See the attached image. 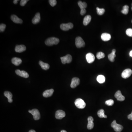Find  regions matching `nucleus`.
<instances>
[{
	"mask_svg": "<svg viewBox=\"0 0 132 132\" xmlns=\"http://www.w3.org/2000/svg\"><path fill=\"white\" fill-rule=\"evenodd\" d=\"M59 42V39L55 37H51L46 39L45 42V43L46 45L48 46H52L53 45L58 44Z\"/></svg>",
	"mask_w": 132,
	"mask_h": 132,
	"instance_id": "f257e3e1",
	"label": "nucleus"
},
{
	"mask_svg": "<svg viewBox=\"0 0 132 132\" xmlns=\"http://www.w3.org/2000/svg\"><path fill=\"white\" fill-rule=\"evenodd\" d=\"M76 106L79 109H84L86 106L85 101L81 98L77 99L74 102Z\"/></svg>",
	"mask_w": 132,
	"mask_h": 132,
	"instance_id": "f03ea898",
	"label": "nucleus"
},
{
	"mask_svg": "<svg viewBox=\"0 0 132 132\" xmlns=\"http://www.w3.org/2000/svg\"><path fill=\"white\" fill-rule=\"evenodd\" d=\"M111 126L112 128H113L114 130L116 132H121L123 129V126L117 124L115 120L112 122Z\"/></svg>",
	"mask_w": 132,
	"mask_h": 132,
	"instance_id": "7ed1b4c3",
	"label": "nucleus"
},
{
	"mask_svg": "<svg viewBox=\"0 0 132 132\" xmlns=\"http://www.w3.org/2000/svg\"><path fill=\"white\" fill-rule=\"evenodd\" d=\"M28 112L32 115L34 119L36 120H38L40 119V113L37 109H34L32 110H29Z\"/></svg>",
	"mask_w": 132,
	"mask_h": 132,
	"instance_id": "20e7f679",
	"label": "nucleus"
},
{
	"mask_svg": "<svg viewBox=\"0 0 132 132\" xmlns=\"http://www.w3.org/2000/svg\"><path fill=\"white\" fill-rule=\"evenodd\" d=\"M76 46L78 48L84 47L85 45V43L81 37H77L76 39Z\"/></svg>",
	"mask_w": 132,
	"mask_h": 132,
	"instance_id": "39448f33",
	"label": "nucleus"
},
{
	"mask_svg": "<svg viewBox=\"0 0 132 132\" xmlns=\"http://www.w3.org/2000/svg\"><path fill=\"white\" fill-rule=\"evenodd\" d=\"M74 27V25L72 23H62L60 25V28L62 30L67 31L72 29Z\"/></svg>",
	"mask_w": 132,
	"mask_h": 132,
	"instance_id": "423d86ee",
	"label": "nucleus"
},
{
	"mask_svg": "<svg viewBox=\"0 0 132 132\" xmlns=\"http://www.w3.org/2000/svg\"><path fill=\"white\" fill-rule=\"evenodd\" d=\"M61 59L62 63L65 64L66 63L69 64L71 62L72 60V58L70 55L67 54L64 57H61Z\"/></svg>",
	"mask_w": 132,
	"mask_h": 132,
	"instance_id": "0eeeda50",
	"label": "nucleus"
},
{
	"mask_svg": "<svg viewBox=\"0 0 132 132\" xmlns=\"http://www.w3.org/2000/svg\"><path fill=\"white\" fill-rule=\"evenodd\" d=\"M132 74V70L130 69H127L123 71L121 76L124 79H127L130 77Z\"/></svg>",
	"mask_w": 132,
	"mask_h": 132,
	"instance_id": "6e6552de",
	"label": "nucleus"
},
{
	"mask_svg": "<svg viewBox=\"0 0 132 132\" xmlns=\"http://www.w3.org/2000/svg\"><path fill=\"white\" fill-rule=\"evenodd\" d=\"M65 113L63 110H59L55 113V118L57 119H62L65 116Z\"/></svg>",
	"mask_w": 132,
	"mask_h": 132,
	"instance_id": "1a4fd4ad",
	"label": "nucleus"
},
{
	"mask_svg": "<svg viewBox=\"0 0 132 132\" xmlns=\"http://www.w3.org/2000/svg\"><path fill=\"white\" fill-rule=\"evenodd\" d=\"M80 82V80L79 78H74L72 79L70 87L71 88L73 89L76 88L78 85H79Z\"/></svg>",
	"mask_w": 132,
	"mask_h": 132,
	"instance_id": "9d476101",
	"label": "nucleus"
},
{
	"mask_svg": "<svg viewBox=\"0 0 132 132\" xmlns=\"http://www.w3.org/2000/svg\"><path fill=\"white\" fill-rule=\"evenodd\" d=\"M16 73L18 75L23 77V78H28L29 75L28 74L26 71L24 70L21 71L19 70H16Z\"/></svg>",
	"mask_w": 132,
	"mask_h": 132,
	"instance_id": "9b49d317",
	"label": "nucleus"
},
{
	"mask_svg": "<svg viewBox=\"0 0 132 132\" xmlns=\"http://www.w3.org/2000/svg\"><path fill=\"white\" fill-rule=\"evenodd\" d=\"M86 58L87 62L89 64H91L94 61L95 57L93 54L91 53H89L86 54Z\"/></svg>",
	"mask_w": 132,
	"mask_h": 132,
	"instance_id": "f8f14e48",
	"label": "nucleus"
},
{
	"mask_svg": "<svg viewBox=\"0 0 132 132\" xmlns=\"http://www.w3.org/2000/svg\"><path fill=\"white\" fill-rule=\"evenodd\" d=\"M115 97L117 99V100L119 101H124L125 99V98L121 94L120 91L118 90L116 93L115 95Z\"/></svg>",
	"mask_w": 132,
	"mask_h": 132,
	"instance_id": "ddd939ff",
	"label": "nucleus"
},
{
	"mask_svg": "<svg viewBox=\"0 0 132 132\" xmlns=\"http://www.w3.org/2000/svg\"><path fill=\"white\" fill-rule=\"evenodd\" d=\"M88 124L87 125V128L89 130H91L94 127V123H93L94 119L91 116H89L88 118Z\"/></svg>",
	"mask_w": 132,
	"mask_h": 132,
	"instance_id": "4468645a",
	"label": "nucleus"
},
{
	"mask_svg": "<svg viewBox=\"0 0 132 132\" xmlns=\"http://www.w3.org/2000/svg\"><path fill=\"white\" fill-rule=\"evenodd\" d=\"M26 47L24 45H17L15 47V50L17 53H22L26 50Z\"/></svg>",
	"mask_w": 132,
	"mask_h": 132,
	"instance_id": "2eb2a0df",
	"label": "nucleus"
},
{
	"mask_svg": "<svg viewBox=\"0 0 132 132\" xmlns=\"http://www.w3.org/2000/svg\"><path fill=\"white\" fill-rule=\"evenodd\" d=\"M11 19L14 23H23V21L15 15H12L11 17Z\"/></svg>",
	"mask_w": 132,
	"mask_h": 132,
	"instance_id": "dca6fc26",
	"label": "nucleus"
},
{
	"mask_svg": "<svg viewBox=\"0 0 132 132\" xmlns=\"http://www.w3.org/2000/svg\"><path fill=\"white\" fill-rule=\"evenodd\" d=\"M40 20V14L39 13H37L35 14V16L32 19V23L34 24H36L38 23Z\"/></svg>",
	"mask_w": 132,
	"mask_h": 132,
	"instance_id": "f3484780",
	"label": "nucleus"
},
{
	"mask_svg": "<svg viewBox=\"0 0 132 132\" xmlns=\"http://www.w3.org/2000/svg\"><path fill=\"white\" fill-rule=\"evenodd\" d=\"M54 92V90L53 89L46 90L43 93V96L46 98L50 97L51 96H52Z\"/></svg>",
	"mask_w": 132,
	"mask_h": 132,
	"instance_id": "a211bd4d",
	"label": "nucleus"
},
{
	"mask_svg": "<svg viewBox=\"0 0 132 132\" xmlns=\"http://www.w3.org/2000/svg\"><path fill=\"white\" fill-rule=\"evenodd\" d=\"M101 39L102 40L105 42L109 41L111 38V36L110 34L105 33L102 34L101 36Z\"/></svg>",
	"mask_w": 132,
	"mask_h": 132,
	"instance_id": "6ab92c4d",
	"label": "nucleus"
},
{
	"mask_svg": "<svg viewBox=\"0 0 132 132\" xmlns=\"http://www.w3.org/2000/svg\"><path fill=\"white\" fill-rule=\"evenodd\" d=\"M22 60L20 58L14 57L12 59V64L16 66H19L22 63Z\"/></svg>",
	"mask_w": 132,
	"mask_h": 132,
	"instance_id": "aec40b11",
	"label": "nucleus"
},
{
	"mask_svg": "<svg viewBox=\"0 0 132 132\" xmlns=\"http://www.w3.org/2000/svg\"><path fill=\"white\" fill-rule=\"evenodd\" d=\"M116 51V50L114 49L112 50L111 53L109 54L108 56V59L111 62H113L115 61V58L116 56L115 54Z\"/></svg>",
	"mask_w": 132,
	"mask_h": 132,
	"instance_id": "412c9836",
	"label": "nucleus"
},
{
	"mask_svg": "<svg viewBox=\"0 0 132 132\" xmlns=\"http://www.w3.org/2000/svg\"><path fill=\"white\" fill-rule=\"evenodd\" d=\"M4 94L6 97H7L8 99V102L10 103H12L13 102V100H12V97H13V95L9 91H6L4 93Z\"/></svg>",
	"mask_w": 132,
	"mask_h": 132,
	"instance_id": "4be33fe9",
	"label": "nucleus"
},
{
	"mask_svg": "<svg viewBox=\"0 0 132 132\" xmlns=\"http://www.w3.org/2000/svg\"><path fill=\"white\" fill-rule=\"evenodd\" d=\"M91 16L87 15L84 18L83 21V23L84 25H88L89 23H90L91 21Z\"/></svg>",
	"mask_w": 132,
	"mask_h": 132,
	"instance_id": "5701e85b",
	"label": "nucleus"
},
{
	"mask_svg": "<svg viewBox=\"0 0 132 132\" xmlns=\"http://www.w3.org/2000/svg\"><path fill=\"white\" fill-rule=\"evenodd\" d=\"M39 64L41 66V68L43 70H49L50 68V65L49 64H47L46 63H44L43 61H40L39 62Z\"/></svg>",
	"mask_w": 132,
	"mask_h": 132,
	"instance_id": "b1692460",
	"label": "nucleus"
},
{
	"mask_svg": "<svg viewBox=\"0 0 132 132\" xmlns=\"http://www.w3.org/2000/svg\"><path fill=\"white\" fill-rule=\"evenodd\" d=\"M98 116L100 118H107V116L105 115V112L104 110L103 109H101L98 112Z\"/></svg>",
	"mask_w": 132,
	"mask_h": 132,
	"instance_id": "393cba45",
	"label": "nucleus"
},
{
	"mask_svg": "<svg viewBox=\"0 0 132 132\" xmlns=\"http://www.w3.org/2000/svg\"><path fill=\"white\" fill-rule=\"evenodd\" d=\"M97 80L98 82L100 83H103L105 81V78L102 75H100L97 77Z\"/></svg>",
	"mask_w": 132,
	"mask_h": 132,
	"instance_id": "a878e982",
	"label": "nucleus"
},
{
	"mask_svg": "<svg viewBox=\"0 0 132 132\" xmlns=\"http://www.w3.org/2000/svg\"><path fill=\"white\" fill-rule=\"evenodd\" d=\"M78 4L81 9L85 8H87V4L85 2H82L81 1H79L78 2Z\"/></svg>",
	"mask_w": 132,
	"mask_h": 132,
	"instance_id": "bb28decb",
	"label": "nucleus"
},
{
	"mask_svg": "<svg viewBox=\"0 0 132 132\" xmlns=\"http://www.w3.org/2000/svg\"><path fill=\"white\" fill-rule=\"evenodd\" d=\"M128 6L127 5H125L123 7V9L121 11V13L123 14L126 15L128 13Z\"/></svg>",
	"mask_w": 132,
	"mask_h": 132,
	"instance_id": "cd10ccee",
	"label": "nucleus"
},
{
	"mask_svg": "<svg viewBox=\"0 0 132 132\" xmlns=\"http://www.w3.org/2000/svg\"><path fill=\"white\" fill-rule=\"evenodd\" d=\"M97 13L99 15H102L104 13L105 10L104 8H100L97 7L96 8Z\"/></svg>",
	"mask_w": 132,
	"mask_h": 132,
	"instance_id": "c85d7f7f",
	"label": "nucleus"
},
{
	"mask_svg": "<svg viewBox=\"0 0 132 132\" xmlns=\"http://www.w3.org/2000/svg\"><path fill=\"white\" fill-rule=\"evenodd\" d=\"M96 56L97 58L100 59L104 58L105 57V54L104 53H102V52H99L97 53Z\"/></svg>",
	"mask_w": 132,
	"mask_h": 132,
	"instance_id": "c756f323",
	"label": "nucleus"
},
{
	"mask_svg": "<svg viewBox=\"0 0 132 132\" xmlns=\"http://www.w3.org/2000/svg\"><path fill=\"white\" fill-rule=\"evenodd\" d=\"M114 104V101L112 100H108L106 101L105 102L106 104L109 106L113 105Z\"/></svg>",
	"mask_w": 132,
	"mask_h": 132,
	"instance_id": "7c9ffc66",
	"label": "nucleus"
},
{
	"mask_svg": "<svg viewBox=\"0 0 132 132\" xmlns=\"http://www.w3.org/2000/svg\"><path fill=\"white\" fill-rule=\"evenodd\" d=\"M126 34L130 37H132V29L129 28L126 31Z\"/></svg>",
	"mask_w": 132,
	"mask_h": 132,
	"instance_id": "2f4dec72",
	"label": "nucleus"
},
{
	"mask_svg": "<svg viewBox=\"0 0 132 132\" xmlns=\"http://www.w3.org/2000/svg\"><path fill=\"white\" fill-rule=\"evenodd\" d=\"M49 3L52 7H54L57 4V2L56 0H49Z\"/></svg>",
	"mask_w": 132,
	"mask_h": 132,
	"instance_id": "473e14b6",
	"label": "nucleus"
},
{
	"mask_svg": "<svg viewBox=\"0 0 132 132\" xmlns=\"http://www.w3.org/2000/svg\"><path fill=\"white\" fill-rule=\"evenodd\" d=\"M6 28V25L4 23H2L0 25V32H4Z\"/></svg>",
	"mask_w": 132,
	"mask_h": 132,
	"instance_id": "72a5a7b5",
	"label": "nucleus"
},
{
	"mask_svg": "<svg viewBox=\"0 0 132 132\" xmlns=\"http://www.w3.org/2000/svg\"><path fill=\"white\" fill-rule=\"evenodd\" d=\"M28 1V0H21L20 2V5L22 6H24Z\"/></svg>",
	"mask_w": 132,
	"mask_h": 132,
	"instance_id": "f704fd0d",
	"label": "nucleus"
},
{
	"mask_svg": "<svg viewBox=\"0 0 132 132\" xmlns=\"http://www.w3.org/2000/svg\"><path fill=\"white\" fill-rule=\"evenodd\" d=\"M86 12V10L85 8L82 9H81V10H80V14L82 16L84 15V14H85Z\"/></svg>",
	"mask_w": 132,
	"mask_h": 132,
	"instance_id": "c9c22d12",
	"label": "nucleus"
},
{
	"mask_svg": "<svg viewBox=\"0 0 132 132\" xmlns=\"http://www.w3.org/2000/svg\"><path fill=\"white\" fill-rule=\"evenodd\" d=\"M128 118L130 120H132V113H131L129 115H128Z\"/></svg>",
	"mask_w": 132,
	"mask_h": 132,
	"instance_id": "e433bc0d",
	"label": "nucleus"
},
{
	"mask_svg": "<svg viewBox=\"0 0 132 132\" xmlns=\"http://www.w3.org/2000/svg\"><path fill=\"white\" fill-rule=\"evenodd\" d=\"M18 1H19V0H14L13 1L14 4H17Z\"/></svg>",
	"mask_w": 132,
	"mask_h": 132,
	"instance_id": "4c0bfd02",
	"label": "nucleus"
},
{
	"mask_svg": "<svg viewBox=\"0 0 132 132\" xmlns=\"http://www.w3.org/2000/svg\"><path fill=\"white\" fill-rule=\"evenodd\" d=\"M130 57H132V50L130 52Z\"/></svg>",
	"mask_w": 132,
	"mask_h": 132,
	"instance_id": "58836bf2",
	"label": "nucleus"
},
{
	"mask_svg": "<svg viewBox=\"0 0 132 132\" xmlns=\"http://www.w3.org/2000/svg\"><path fill=\"white\" fill-rule=\"evenodd\" d=\"M29 132H36L34 130H31L29 131Z\"/></svg>",
	"mask_w": 132,
	"mask_h": 132,
	"instance_id": "ea45409f",
	"label": "nucleus"
},
{
	"mask_svg": "<svg viewBox=\"0 0 132 132\" xmlns=\"http://www.w3.org/2000/svg\"><path fill=\"white\" fill-rule=\"evenodd\" d=\"M61 132H66V131L65 130H62L61 131Z\"/></svg>",
	"mask_w": 132,
	"mask_h": 132,
	"instance_id": "a19ab883",
	"label": "nucleus"
},
{
	"mask_svg": "<svg viewBox=\"0 0 132 132\" xmlns=\"http://www.w3.org/2000/svg\"><path fill=\"white\" fill-rule=\"evenodd\" d=\"M131 22H132V21H131Z\"/></svg>",
	"mask_w": 132,
	"mask_h": 132,
	"instance_id": "79ce46f5",
	"label": "nucleus"
},
{
	"mask_svg": "<svg viewBox=\"0 0 132 132\" xmlns=\"http://www.w3.org/2000/svg\"><path fill=\"white\" fill-rule=\"evenodd\" d=\"M131 9H132V8H131Z\"/></svg>",
	"mask_w": 132,
	"mask_h": 132,
	"instance_id": "37998d69",
	"label": "nucleus"
}]
</instances>
